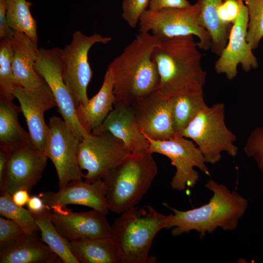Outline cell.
I'll return each instance as SVG.
<instances>
[{"instance_id":"ffe728a7","label":"cell","mask_w":263,"mask_h":263,"mask_svg":"<svg viewBox=\"0 0 263 263\" xmlns=\"http://www.w3.org/2000/svg\"><path fill=\"white\" fill-rule=\"evenodd\" d=\"M60 259L38 234L23 233L0 249V263H60Z\"/></svg>"},{"instance_id":"52a82bcc","label":"cell","mask_w":263,"mask_h":263,"mask_svg":"<svg viewBox=\"0 0 263 263\" xmlns=\"http://www.w3.org/2000/svg\"><path fill=\"white\" fill-rule=\"evenodd\" d=\"M139 33H150L159 40L174 37L195 36L199 40V49H210L211 38L199 20L197 3L187 8H165L158 11L147 9L138 23Z\"/></svg>"},{"instance_id":"cb8c5ba5","label":"cell","mask_w":263,"mask_h":263,"mask_svg":"<svg viewBox=\"0 0 263 263\" xmlns=\"http://www.w3.org/2000/svg\"><path fill=\"white\" fill-rule=\"evenodd\" d=\"M70 246L79 263H121L111 238L78 239L70 241Z\"/></svg>"},{"instance_id":"44dd1931","label":"cell","mask_w":263,"mask_h":263,"mask_svg":"<svg viewBox=\"0 0 263 263\" xmlns=\"http://www.w3.org/2000/svg\"><path fill=\"white\" fill-rule=\"evenodd\" d=\"M11 44L13 70L19 85L25 88L34 89L44 84L45 81L35 68L39 49L38 41L24 33L14 31Z\"/></svg>"},{"instance_id":"d590c367","label":"cell","mask_w":263,"mask_h":263,"mask_svg":"<svg viewBox=\"0 0 263 263\" xmlns=\"http://www.w3.org/2000/svg\"><path fill=\"white\" fill-rule=\"evenodd\" d=\"M191 4L188 0H150L149 9L158 11L165 8H187Z\"/></svg>"},{"instance_id":"4316f807","label":"cell","mask_w":263,"mask_h":263,"mask_svg":"<svg viewBox=\"0 0 263 263\" xmlns=\"http://www.w3.org/2000/svg\"><path fill=\"white\" fill-rule=\"evenodd\" d=\"M51 209L33 214L40 232V239L56 253L63 263H79L73 255L70 242L56 229L50 216Z\"/></svg>"},{"instance_id":"2e32d148","label":"cell","mask_w":263,"mask_h":263,"mask_svg":"<svg viewBox=\"0 0 263 263\" xmlns=\"http://www.w3.org/2000/svg\"><path fill=\"white\" fill-rule=\"evenodd\" d=\"M137 125L147 137L166 140L176 136L170 98L156 90L132 105Z\"/></svg>"},{"instance_id":"83f0119b","label":"cell","mask_w":263,"mask_h":263,"mask_svg":"<svg viewBox=\"0 0 263 263\" xmlns=\"http://www.w3.org/2000/svg\"><path fill=\"white\" fill-rule=\"evenodd\" d=\"M6 4L7 19L12 29L38 41L37 21L30 10L32 3L26 0H6Z\"/></svg>"},{"instance_id":"9c48e42d","label":"cell","mask_w":263,"mask_h":263,"mask_svg":"<svg viewBox=\"0 0 263 263\" xmlns=\"http://www.w3.org/2000/svg\"><path fill=\"white\" fill-rule=\"evenodd\" d=\"M123 143L109 132H88L80 141L77 161L87 171L85 181L92 183L102 178L129 154Z\"/></svg>"},{"instance_id":"1f68e13d","label":"cell","mask_w":263,"mask_h":263,"mask_svg":"<svg viewBox=\"0 0 263 263\" xmlns=\"http://www.w3.org/2000/svg\"><path fill=\"white\" fill-rule=\"evenodd\" d=\"M244 153L253 158L263 173V125L254 129L244 147Z\"/></svg>"},{"instance_id":"8992f818","label":"cell","mask_w":263,"mask_h":263,"mask_svg":"<svg viewBox=\"0 0 263 263\" xmlns=\"http://www.w3.org/2000/svg\"><path fill=\"white\" fill-rule=\"evenodd\" d=\"M225 104L217 103L200 111L179 136L192 140L202 153L207 163L219 162L221 153L235 157L238 151L234 144L235 134L225 122Z\"/></svg>"},{"instance_id":"30bf717a","label":"cell","mask_w":263,"mask_h":263,"mask_svg":"<svg viewBox=\"0 0 263 263\" xmlns=\"http://www.w3.org/2000/svg\"><path fill=\"white\" fill-rule=\"evenodd\" d=\"M146 137L150 143L148 151L167 156L175 167L176 171L170 182L173 189L182 191L187 187L193 188L196 184L199 173L195 167L209 175L202 153L190 140L179 135L166 140H154Z\"/></svg>"},{"instance_id":"f546056e","label":"cell","mask_w":263,"mask_h":263,"mask_svg":"<svg viewBox=\"0 0 263 263\" xmlns=\"http://www.w3.org/2000/svg\"><path fill=\"white\" fill-rule=\"evenodd\" d=\"M11 39L0 41V96L13 100V92L19 86L14 75Z\"/></svg>"},{"instance_id":"9a60e30c","label":"cell","mask_w":263,"mask_h":263,"mask_svg":"<svg viewBox=\"0 0 263 263\" xmlns=\"http://www.w3.org/2000/svg\"><path fill=\"white\" fill-rule=\"evenodd\" d=\"M13 95L19 101L31 142L44 153L48 133L44 114L47 111L57 106L51 90L46 82L34 89L18 86L14 90Z\"/></svg>"},{"instance_id":"ba28073f","label":"cell","mask_w":263,"mask_h":263,"mask_svg":"<svg viewBox=\"0 0 263 263\" xmlns=\"http://www.w3.org/2000/svg\"><path fill=\"white\" fill-rule=\"evenodd\" d=\"M112 39L99 34L87 36L80 31L73 35L69 44L62 49L63 80L72 94L76 106L86 105L88 85L93 71L88 60L89 52L96 43L107 44Z\"/></svg>"},{"instance_id":"5bb4252c","label":"cell","mask_w":263,"mask_h":263,"mask_svg":"<svg viewBox=\"0 0 263 263\" xmlns=\"http://www.w3.org/2000/svg\"><path fill=\"white\" fill-rule=\"evenodd\" d=\"M248 22L247 9L242 0L239 15L232 26L227 44L215 64L216 73L224 74L229 80L237 76L239 64L245 72L258 66L257 59L246 39Z\"/></svg>"},{"instance_id":"277c9868","label":"cell","mask_w":263,"mask_h":263,"mask_svg":"<svg viewBox=\"0 0 263 263\" xmlns=\"http://www.w3.org/2000/svg\"><path fill=\"white\" fill-rule=\"evenodd\" d=\"M170 217V214H162L149 205L135 206L121 213L111 225V238L121 263H155L149 251Z\"/></svg>"},{"instance_id":"e575fe53","label":"cell","mask_w":263,"mask_h":263,"mask_svg":"<svg viewBox=\"0 0 263 263\" xmlns=\"http://www.w3.org/2000/svg\"><path fill=\"white\" fill-rule=\"evenodd\" d=\"M242 0H223L219 6L218 15L225 25L232 26L236 20L240 10Z\"/></svg>"},{"instance_id":"d4e9b609","label":"cell","mask_w":263,"mask_h":263,"mask_svg":"<svg viewBox=\"0 0 263 263\" xmlns=\"http://www.w3.org/2000/svg\"><path fill=\"white\" fill-rule=\"evenodd\" d=\"M223 0H197L199 20L209 34L210 50L219 56L227 44L232 26L224 24L220 20L218 10Z\"/></svg>"},{"instance_id":"7402d4cb","label":"cell","mask_w":263,"mask_h":263,"mask_svg":"<svg viewBox=\"0 0 263 263\" xmlns=\"http://www.w3.org/2000/svg\"><path fill=\"white\" fill-rule=\"evenodd\" d=\"M116 99L113 93L112 72L108 67L101 88L86 105L76 106L77 118L83 129L88 132L98 128L113 108Z\"/></svg>"},{"instance_id":"6da1fadb","label":"cell","mask_w":263,"mask_h":263,"mask_svg":"<svg viewBox=\"0 0 263 263\" xmlns=\"http://www.w3.org/2000/svg\"><path fill=\"white\" fill-rule=\"evenodd\" d=\"M160 40L140 33L109 64L116 101L132 105L157 90L159 75L152 53Z\"/></svg>"},{"instance_id":"3957f363","label":"cell","mask_w":263,"mask_h":263,"mask_svg":"<svg viewBox=\"0 0 263 263\" xmlns=\"http://www.w3.org/2000/svg\"><path fill=\"white\" fill-rule=\"evenodd\" d=\"M193 36L160 40L152 58L159 75V93L170 98L184 91L203 88L207 72Z\"/></svg>"},{"instance_id":"d6986e66","label":"cell","mask_w":263,"mask_h":263,"mask_svg":"<svg viewBox=\"0 0 263 263\" xmlns=\"http://www.w3.org/2000/svg\"><path fill=\"white\" fill-rule=\"evenodd\" d=\"M109 132L120 139L130 153L148 151L149 141L138 128L132 106L115 102L113 108L93 133Z\"/></svg>"},{"instance_id":"836d02e7","label":"cell","mask_w":263,"mask_h":263,"mask_svg":"<svg viewBox=\"0 0 263 263\" xmlns=\"http://www.w3.org/2000/svg\"><path fill=\"white\" fill-rule=\"evenodd\" d=\"M24 233L21 227L14 221L0 217V249Z\"/></svg>"},{"instance_id":"7a4b0ae2","label":"cell","mask_w":263,"mask_h":263,"mask_svg":"<svg viewBox=\"0 0 263 263\" xmlns=\"http://www.w3.org/2000/svg\"><path fill=\"white\" fill-rule=\"evenodd\" d=\"M205 187L213 193L207 203L184 211L171 208L173 214H170L166 228H172L173 236L195 230L202 238L218 228L233 231L237 227L240 220L246 211L247 199L213 180H209Z\"/></svg>"},{"instance_id":"8d00e7d4","label":"cell","mask_w":263,"mask_h":263,"mask_svg":"<svg viewBox=\"0 0 263 263\" xmlns=\"http://www.w3.org/2000/svg\"><path fill=\"white\" fill-rule=\"evenodd\" d=\"M6 0H0V38L12 39L14 31L9 25L6 17Z\"/></svg>"},{"instance_id":"e0dca14e","label":"cell","mask_w":263,"mask_h":263,"mask_svg":"<svg viewBox=\"0 0 263 263\" xmlns=\"http://www.w3.org/2000/svg\"><path fill=\"white\" fill-rule=\"evenodd\" d=\"M50 216L56 229L69 242L111 238V225L106 215L97 210L75 212L66 207H57L51 209Z\"/></svg>"},{"instance_id":"4dcf8cb0","label":"cell","mask_w":263,"mask_h":263,"mask_svg":"<svg viewBox=\"0 0 263 263\" xmlns=\"http://www.w3.org/2000/svg\"><path fill=\"white\" fill-rule=\"evenodd\" d=\"M248 15L246 39L253 50L263 38V0H243Z\"/></svg>"},{"instance_id":"d6a6232c","label":"cell","mask_w":263,"mask_h":263,"mask_svg":"<svg viewBox=\"0 0 263 263\" xmlns=\"http://www.w3.org/2000/svg\"><path fill=\"white\" fill-rule=\"evenodd\" d=\"M150 0H123L121 16L128 25L135 28L143 13L149 7Z\"/></svg>"},{"instance_id":"5b68a950","label":"cell","mask_w":263,"mask_h":263,"mask_svg":"<svg viewBox=\"0 0 263 263\" xmlns=\"http://www.w3.org/2000/svg\"><path fill=\"white\" fill-rule=\"evenodd\" d=\"M152 154L130 153L102 178L109 210L121 214L147 193L158 172Z\"/></svg>"},{"instance_id":"4fadbf2b","label":"cell","mask_w":263,"mask_h":263,"mask_svg":"<svg viewBox=\"0 0 263 263\" xmlns=\"http://www.w3.org/2000/svg\"><path fill=\"white\" fill-rule=\"evenodd\" d=\"M48 157L30 141L11 152L2 181L0 192L11 195L19 189L29 192L41 179Z\"/></svg>"},{"instance_id":"7c38bea8","label":"cell","mask_w":263,"mask_h":263,"mask_svg":"<svg viewBox=\"0 0 263 263\" xmlns=\"http://www.w3.org/2000/svg\"><path fill=\"white\" fill-rule=\"evenodd\" d=\"M35 68L51 90L62 118L81 140L88 132L83 129L78 121L75 103L63 80L62 49L39 48Z\"/></svg>"},{"instance_id":"484cf974","label":"cell","mask_w":263,"mask_h":263,"mask_svg":"<svg viewBox=\"0 0 263 263\" xmlns=\"http://www.w3.org/2000/svg\"><path fill=\"white\" fill-rule=\"evenodd\" d=\"M173 126L176 135L184 129L198 113L207 106L203 88L183 92L170 98Z\"/></svg>"},{"instance_id":"ab89813d","label":"cell","mask_w":263,"mask_h":263,"mask_svg":"<svg viewBox=\"0 0 263 263\" xmlns=\"http://www.w3.org/2000/svg\"><path fill=\"white\" fill-rule=\"evenodd\" d=\"M11 152L0 148V182L2 181Z\"/></svg>"},{"instance_id":"8fae6325","label":"cell","mask_w":263,"mask_h":263,"mask_svg":"<svg viewBox=\"0 0 263 263\" xmlns=\"http://www.w3.org/2000/svg\"><path fill=\"white\" fill-rule=\"evenodd\" d=\"M48 126L44 153L55 167L61 189L69 183L84 178L77 161L81 140L62 117H51Z\"/></svg>"},{"instance_id":"74e56055","label":"cell","mask_w":263,"mask_h":263,"mask_svg":"<svg viewBox=\"0 0 263 263\" xmlns=\"http://www.w3.org/2000/svg\"><path fill=\"white\" fill-rule=\"evenodd\" d=\"M26 205L32 214L40 213L47 207L39 195L30 197Z\"/></svg>"},{"instance_id":"603a6c76","label":"cell","mask_w":263,"mask_h":263,"mask_svg":"<svg viewBox=\"0 0 263 263\" xmlns=\"http://www.w3.org/2000/svg\"><path fill=\"white\" fill-rule=\"evenodd\" d=\"M20 112V106L16 105L13 100L0 96V148L11 152L31 141L29 132L19 122Z\"/></svg>"},{"instance_id":"ac0fdd59","label":"cell","mask_w":263,"mask_h":263,"mask_svg":"<svg viewBox=\"0 0 263 263\" xmlns=\"http://www.w3.org/2000/svg\"><path fill=\"white\" fill-rule=\"evenodd\" d=\"M39 195L50 209L77 205L90 207L105 215L109 211L102 179L92 183L83 181L82 179L73 181L57 192L47 191Z\"/></svg>"},{"instance_id":"f1b7e54d","label":"cell","mask_w":263,"mask_h":263,"mask_svg":"<svg viewBox=\"0 0 263 263\" xmlns=\"http://www.w3.org/2000/svg\"><path fill=\"white\" fill-rule=\"evenodd\" d=\"M0 215L15 222L24 233H32L39 231L33 214L28 209L15 204L12 195L6 191L1 192Z\"/></svg>"},{"instance_id":"f35d334b","label":"cell","mask_w":263,"mask_h":263,"mask_svg":"<svg viewBox=\"0 0 263 263\" xmlns=\"http://www.w3.org/2000/svg\"><path fill=\"white\" fill-rule=\"evenodd\" d=\"M29 192L25 189H19L12 195V199L14 203L20 207L26 205L30 196Z\"/></svg>"}]
</instances>
